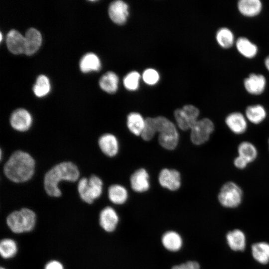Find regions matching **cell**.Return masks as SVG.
Instances as JSON below:
<instances>
[{
	"label": "cell",
	"mask_w": 269,
	"mask_h": 269,
	"mask_svg": "<svg viewBox=\"0 0 269 269\" xmlns=\"http://www.w3.org/2000/svg\"><path fill=\"white\" fill-rule=\"evenodd\" d=\"M35 167L33 158L27 152L18 150L14 152L4 166V173L12 182L20 183L30 179Z\"/></svg>",
	"instance_id": "1"
},
{
	"label": "cell",
	"mask_w": 269,
	"mask_h": 269,
	"mask_svg": "<svg viewBox=\"0 0 269 269\" xmlns=\"http://www.w3.org/2000/svg\"><path fill=\"white\" fill-rule=\"evenodd\" d=\"M80 175L77 166L69 161L58 163L45 174L44 186L46 193L52 197H58L61 195L59 183L62 181L75 182Z\"/></svg>",
	"instance_id": "2"
},
{
	"label": "cell",
	"mask_w": 269,
	"mask_h": 269,
	"mask_svg": "<svg viewBox=\"0 0 269 269\" xmlns=\"http://www.w3.org/2000/svg\"><path fill=\"white\" fill-rule=\"evenodd\" d=\"M154 119L160 145L168 150L175 149L178 143L179 134L174 124L163 116L157 117Z\"/></svg>",
	"instance_id": "3"
},
{
	"label": "cell",
	"mask_w": 269,
	"mask_h": 269,
	"mask_svg": "<svg viewBox=\"0 0 269 269\" xmlns=\"http://www.w3.org/2000/svg\"><path fill=\"white\" fill-rule=\"evenodd\" d=\"M6 224L12 232L16 234L31 231L35 226L36 215L31 210L24 208L11 213L6 218Z\"/></svg>",
	"instance_id": "4"
},
{
	"label": "cell",
	"mask_w": 269,
	"mask_h": 269,
	"mask_svg": "<svg viewBox=\"0 0 269 269\" xmlns=\"http://www.w3.org/2000/svg\"><path fill=\"white\" fill-rule=\"evenodd\" d=\"M81 198L87 203L91 204L98 198L103 191V182L96 175H92L89 178H81L77 186Z\"/></svg>",
	"instance_id": "5"
},
{
	"label": "cell",
	"mask_w": 269,
	"mask_h": 269,
	"mask_svg": "<svg viewBox=\"0 0 269 269\" xmlns=\"http://www.w3.org/2000/svg\"><path fill=\"white\" fill-rule=\"evenodd\" d=\"M243 191L236 183L228 181L220 189L218 199L219 203L226 208H236L242 202Z\"/></svg>",
	"instance_id": "6"
},
{
	"label": "cell",
	"mask_w": 269,
	"mask_h": 269,
	"mask_svg": "<svg viewBox=\"0 0 269 269\" xmlns=\"http://www.w3.org/2000/svg\"><path fill=\"white\" fill-rule=\"evenodd\" d=\"M214 124L208 118L198 120L191 129L190 139L192 142L199 145L207 142L213 131Z\"/></svg>",
	"instance_id": "7"
},
{
	"label": "cell",
	"mask_w": 269,
	"mask_h": 269,
	"mask_svg": "<svg viewBox=\"0 0 269 269\" xmlns=\"http://www.w3.org/2000/svg\"><path fill=\"white\" fill-rule=\"evenodd\" d=\"M199 110L191 105L184 106L182 109H177L174 112V116L178 127L183 131L192 128L198 121Z\"/></svg>",
	"instance_id": "8"
},
{
	"label": "cell",
	"mask_w": 269,
	"mask_h": 269,
	"mask_svg": "<svg viewBox=\"0 0 269 269\" xmlns=\"http://www.w3.org/2000/svg\"><path fill=\"white\" fill-rule=\"evenodd\" d=\"M9 122L11 126L15 130L25 132L31 127L32 118L27 110L20 108L13 112L10 116Z\"/></svg>",
	"instance_id": "9"
},
{
	"label": "cell",
	"mask_w": 269,
	"mask_h": 269,
	"mask_svg": "<svg viewBox=\"0 0 269 269\" xmlns=\"http://www.w3.org/2000/svg\"><path fill=\"white\" fill-rule=\"evenodd\" d=\"M267 80L261 74L251 73L244 80V86L246 91L253 95H259L265 91Z\"/></svg>",
	"instance_id": "10"
},
{
	"label": "cell",
	"mask_w": 269,
	"mask_h": 269,
	"mask_svg": "<svg viewBox=\"0 0 269 269\" xmlns=\"http://www.w3.org/2000/svg\"><path fill=\"white\" fill-rule=\"evenodd\" d=\"M225 122L228 129L236 134H243L248 128L247 120L245 116L239 112L229 114L225 118Z\"/></svg>",
	"instance_id": "11"
},
{
	"label": "cell",
	"mask_w": 269,
	"mask_h": 269,
	"mask_svg": "<svg viewBox=\"0 0 269 269\" xmlns=\"http://www.w3.org/2000/svg\"><path fill=\"white\" fill-rule=\"evenodd\" d=\"M158 180L162 187L171 191L177 190L181 185L180 174L175 169H162L159 174Z\"/></svg>",
	"instance_id": "12"
},
{
	"label": "cell",
	"mask_w": 269,
	"mask_h": 269,
	"mask_svg": "<svg viewBox=\"0 0 269 269\" xmlns=\"http://www.w3.org/2000/svg\"><path fill=\"white\" fill-rule=\"evenodd\" d=\"M109 14L115 23L124 24L127 21L129 15L128 5L122 0L114 1L109 6Z\"/></svg>",
	"instance_id": "13"
},
{
	"label": "cell",
	"mask_w": 269,
	"mask_h": 269,
	"mask_svg": "<svg viewBox=\"0 0 269 269\" xmlns=\"http://www.w3.org/2000/svg\"><path fill=\"white\" fill-rule=\"evenodd\" d=\"M119 220L118 215L111 207H105L100 214V226L106 232H112L114 231L119 223Z\"/></svg>",
	"instance_id": "14"
},
{
	"label": "cell",
	"mask_w": 269,
	"mask_h": 269,
	"mask_svg": "<svg viewBox=\"0 0 269 269\" xmlns=\"http://www.w3.org/2000/svg\"><path fill=\"white\" fill-rule=\"evenodd\" d=\"M131 187L137 192H143L149 188V175L144 168H140L131 175L130 178Z\"/></svg>",
	"instance_id": "15"
},
{
	"label": "cell",
	"mask_w": 269,
	"mask_h": 269,
	"mask_svg": "<svg viewBox=\"0 0 269 269\" xmlns=\"http://www.w3.org/2000/svg\"><path fill=\"white\" fill-rule=\"evenodd\" d=\"M6 43L8 49L12 53H24V36L18 31L15 29L10 30L6 36Z\"/></svg>",
	"instance_id": "16"
},
{
	"label": "cell",
	"mask_w": 269,
	"mask_h": 269,
	"mask_svg": "<svg viewBox=\"0 0 269 269\" xmlns=\"http://www.w3.org/2000/svg\"><path fill=\"white\" fill-rule=\"evenodd\" d=\"M24 38V53L27 55H31L39 48L42 42L41 34L37 29L30 28L26 32Z\"/></svg>",
	"instance_id": "17"
},
{
	"label": "cell",
	"mask_w": 269,
	"mask_h": 269,
	"mask_svg": "<svg viewBox=\"0 0 269 269\" xmlns=\"http://www.w3.org/2000/svg\"><path fill=\"white\" fill-rule=\"evenodd\" d=\"M99 146L102 151L106 155L113 157L119 151V142L116 137L111 134L101 135L98 140Z\"/></svg>",
	"instance_id": "18"
},
{
	"label": "cell",
	"mask_w": 269,
	"mask_h": 269,
	"mask_svg": "<svg viewBox=\"0 0 269 269\" xmlns=\"http://www.w3.org/2000/svg\"><path fill=\"white\" fill-rule=\"evenodd\" d=\"M237 8L241 14L251 17L260 13L263 4L260 0H240L237 3Z\"/></svg>",
	"instance_id": "19"
},
{
	"label": "cell",
	"mask_w": 269,
	"mask_h": 269,
	"mask_svg": "<svg viewBox=\"0 0 269 269\" xmlns=\"http://www.w3.org/2000/svg\"><path fill=\"white\" fill-rule=\"evenodd\" d=\"M235 45L239 53L246 58H253L258 53L257 45L246 37H239L235 41Z\"/></svg>",
	"instance_id": "20"
},
{
	"label": "cell",
	"mask_w": 269,
	"mask_h": 269,
	"mask_svg": "<svg viewBox=\"0 0 269 269\" xmlns=\"http://www.w3.org/2000/svg\"><path fill=\"white\" fill-rule=\"evenodd\" d=\"M245 116L250 123L258 125L262 123L266 119L267 111L262 105H252L246 108Z\"/></svg>",
	"instance_id": "21"
},
{
	"label": "cell",
	"mask_w": 269,
	"mask_h": 269,
	"mask_svg": "<svg viewBox=\"0 0 269 269\" xmlns=\"http://www.w3.org/2000/svg\"><path fill=\"white\" fill-rule=\"evenodd\" d=\"M161 243L167 250L171 252H176L181 248L183 241L178 233L170 231L166 232L163 235Z\"/></svg>",
	"instance_id": "22"
},
{
	"label": "cell",
	"mask_w": 269,
	"mask_h": 269,
	"mask_svg": "<svg viewBox=\"0 0 269 269\" xmlns=\"http://www.w3.org/2000/svg\"><path fill=\"white\" fill-rule=\"evenodd\" d=\"M226 239L229 247L235 251H243L246 247V237L241 230L236 229L228 232Z\"/></svg>",
	"instance_id": "23"
},
{
	"label": "cell",
	"mask_w": 269,
	"mask_h": 269,
	"mask_svg": "<svg viewBox=\"0 0 269 269\" xmlns=\"http://www.w3.org/2000/svg\"><path fill=\"white\" fill-rule=\"evenodd\" d=\"M216 40L219 45L225 49L231 47L236 41L233 32L226 27H221L217 31Z\"/></svg>",
	"instance_id": "24"
},
{
	"label": "cell",
	"mask_w": 269,
	"mask_h": 269,
	"mask_svg": "<svg viewBox=\"0 0 269 269\" xmlns=\"http://www.w3.org/2000/svg\"><path fill=\"white\" fill-rule=\"evenodd\" d=\"M118 82L117 75L113 72L109 71L101 77L99 85L104 91L113 94L115 93L118 89Z\"/></svg>",
	"instance_id": "25"
},
{
	"label": "cell",
	"mask_w": 269,
	"mask_h": 269,
	"mask_svg": "<svg viewBox=\"0 0 269 269\" xmlns=\"http://www.w3.org/2000/svg\"><path fill=\"white\" fill-rule=\"evenodd\" d=\"M238 155L245 159L249 163L255 161L258 154L256 146L251 142L244 141L237 147Z\"/></svg>",
	"instance_id": "26"
},
{
	"label": "cell",
	"mask_w": 269,
	"mask_h": 269,
	"mask_svg": "<svg viewBox=\"0 0 269 269\" xmlns=\"http://www.w3.org/2000/svg\"><path fill=\"white\" fill-rule=\"evenodd\" d=\"M252 253L254 258L259 263L267 264L269 262V244L260 242L252 246Z\"/></svg>",
	"instance_id": "27"
},
{
	"label": "cell",
	"mask_w": 269,
	"mask_h": 269,
	"mask_svg": "<svg viewBox=\"0 0 269 269\" xmlns=\"http://www.w3.org/2000/svg\"><path fill=\"white\" fill-rule=\"evenodd\" d=\"M144 123L145 119L138 113H131L127 117V127L129 131L135 135H140Z\"/></svg>",
	"instance_id": "28"
},
{
	"label": "cell",
	"mask_w": 269,
	"mask_h": 269,
	"mask_svg": "<svg viewBox=\"0 0 269 269\" xmlns=\"http://www.w3.org/2000/svg\"><path fill=\"white\" fill-rule=\"evenodd\" d=\"M80 68L83 72L98 71L101 68V62L98 57L93 53L84 55L80 62Z\"/></svg>",
	"instance_id": "29"
},
{
	"label": "cell",
	"mask_w": 269,
	"mask_h": 269,
	"mask_svg": "<svg viewBox=\"0 0 269 269\" xmlns=\"http://www.w3.org/2000/svg\"><path fill=\"white\" fill-rule=\"evenodd\" d=\"M108 197L112 203L115 204H123L127 200L128 193L124 186L114 184L109 188Z\"/></svg>",
	"instance_id": "30"
},
{
	"label": "cell",
	"mask_w": 269,
	"mask_h": 269,
	"mask_svg": "<svg viewBox=\"0 0 269 269\" xmlns=\"http://www.w3.org/2000/svg\"><path fill=\"white\" fill-rule=\"evenodd\" d=\"M17 252L16 243L10 239H2L0 243V254L3 259H9L14 256Z\"/></svg>",
	"instance_id": "31"
},
{
	"label": "cell",
	"mask_w": 269,
	"mask_h": 269,
	"mask_svg": "<svg viewBox=\"0 0 269 269\" xmlns=\"http://www.w3.org/2000/svg\"><path fill=\"white\" fill-rule=\"evenodd\" d=\"M50 89V84L48 78L45 75H39L33 87L35 95L41 97L48 93Z\"/></svg>",
	"instance_id": "32"
},
{
	"label": "cell",
	"mask_w": 269,
	"mask_h": 269,
	"mask_svg": "<svg viewBox=\"0 0 269 269\" xmlns=\"http://www.w3.org/2000/svg\"><path fill=\"white\" fill-rule=\"evenodd\" d=\"M156 132L154 119L146 118L143 129L140 134L142 138L145 141H149L153 137Z\"/></svg>",
	"instance_id": "33"
},
{
	"label": "cell",
	"mask_w": 269,
	"mask_h": 269,
	"mask_svg": "<svg viewBox=\"0 0 269 269\" xmlns=\"http://www.w3.org/2000/svg\"><path fill=\"white\" fill-rule=\"evenodd\" d=\"M140 75L136 71H133L126 75L124 79V84L129 90L134 91L138 87Z\"/></svg>",
	"instance_id": "34"
},
{
	"label": "cell",
	"mask_w": 269,
	"mask_h": 269,
	"mask_svg": "<svg viewBox=\"0 0 269 269\" xmlns=\"http://www.w3.org/2000/svg\"><path fill=\"white\" fill-rule=\"evenodd\" d=\"M143 81L148 85H154L159 80V75L158 72L153 69L145 70L142 75Z\"/></svg>",
	"instance_id": "35"
},
{
	"label": "cell",
	"mask_w": 269,
	"mask_h": 269,
	"mask_svg": "<svg viewBox=\"0 0 269 269\" xmlns=\"http://www.w3.org/2000/svg\"><path fill=\"white\" fill-rule=\"evenodd\" d=\"M171 269H200L199 264L195 261H188L172 267Z\"/></svg>",
	"instance_id": "36"
},
{
	"label": "cell",
	"mask_w": 269,
	"mask_h": 269,
	"mask_svg": "<svg viewBox=\"0 0 269 269\" xmlns=\"http://www.w3.org/2000/svg\"><path fill=\"white\" fill-rule=\"evenodd\" d=\"M233 164L237 168L244 169L247 167L249 163L242 157L238 155L234 159Z\"/></svg>",
	"instance_id": "37"
},
{
	"label": "cell",
	"mask_w": 269,
	"mask_h": 269,
	"mask_svg": "<svg viewBox=\"0 0 269 269\" xmlns=\"http://www.w3.org/2000/svg\"><path fill=\"white\" fill-rule=\"evenodd\" d=\"M44 269H64L63 265L57 261H51L45 266Z\"/></svg>",
	"instance_id": "38"
},
{
	"label": "cell",
	"mask_w": 269,
	"mask_h": 269,
	"mask_svg": "<svg viewBox=\"0 0 269 269\" xmlns=\"http://www.w3.org/2000/svg\"><path fill=\"white\" fill-rule=\"evenodd\" d=\"M264 64L266 69L269 71V55L265 58Z\"/></svg>",
	"instance_id": "39"
},
{
	"label": "cell",
	"mask_w": 269,
	"mask_h": 269,
	"mask_svg": "<svg viewBox=\"0 0 269 269\" xmlns=\"http://www.w3.org/2000/svg\"><path fill=\"white\" fill-rule=\"evenodd\" d=\"M0 40L1 41V40H2V34H1V32H0Z\"/></svg>",
	"instance_id": "40"
},
{
	"label": "cell",
	"mask_w": 269,
	"mask_h": 269,
	"mask_svg": "<svg viewBox=\"0 0 269 269\" xmlns=\"http://www.w3.org/2000/svg\"><path fill=\"white\" fill-rule=\"evenodd\" d=\"M268 145H269V139L268 140Z\"/></svg>",
	"instance_id": "41"
},
{
	"label": "cell",
	"mask_w": 269,
	"mask_h": 269,
	"mask_svg": "<svg viewBox=\"0 0 269 269\" xmlns=\"http://www.w3.org/2000/svg\"><path fill=\"white\" fill-rule=\"evenodd\" d=\"M0 269H5L4 268L1 267Z\"/></svg>",
	"instance_id": "42"
}]
</instances>
